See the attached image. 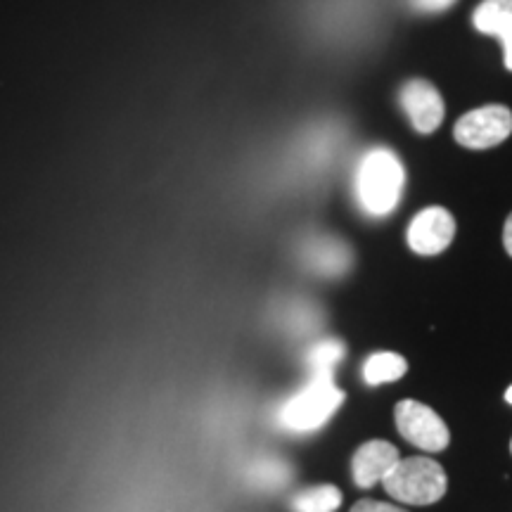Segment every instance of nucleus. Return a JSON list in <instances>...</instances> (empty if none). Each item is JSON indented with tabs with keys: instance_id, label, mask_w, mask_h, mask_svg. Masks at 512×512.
Here are the masks:
<instances>
[{
	"instance_id": "f257e3e1",
	"label": "nucleus",
	"mask_w": 512,
	"mask_h": 512,
	"mask_svg": "<svg viewBox=\"0 0 512 512\" xmlns=\"http://www.w3.org/2000/svg\"><path fill=\"white\" fill-rule=\"evenodd\" d=\"M406 188V169L389 147H370L358 159L354 174V192L358 207L370 219H384L399 207Z\"/></svg>"
},
{
	"instance_id": "f03ea898",
	"label": "nucleus",
	"mask_w": 512,
	"mask_h": 512,
	"mask_svg": "<svg viewBox=\"0 0 512 512\" xmlns=\"http://www.w3.org/2000/svg\"><path fill=\"white\" fill-rule=\"evenodd\" d=\"M342 403L344 392L335 384V377L309 375L297 392L280 403L275 422L290 434H311L328 425Z\"/></svg>"
},
{
	"instance_id": "7ed1b4c3",
	"label": "nucleus",
	"mask_w": 512,
	"mask_h": 512,
	"mask_svg": "<svg viewBox=\"0 0 512 512\" xmlns=\"http://www.w3.org/2000/svg\"><path fill=\"white\" fill-rule=\"evenodd\" d=\"M382 486L399 503L432 505L444 498L448 479L446 470L434 458L408 456L399 458V463L382 479Z\"/></svg>"
},
{
	"instance_id": "20e7f679",
	"label": "nucleus",
	"mask_w": 512,
	"mask_h": 512,
	"mask_svg": "<svg viewBox=\"0 0 512 512\" xmlns=\"http://www.w3.org/2000/svg\"><path fill=\"white\" fill-rule=\"evenodd\" d=\"M394 422L401 437L425 453H439L451 444L446 422L427 403L415 399L399 401L394 408Z\"/></svg>"
},
{
	"instance_id": "39448f33",
	"label": "nucleus",
	"mask_w": 512,
	"mask_h": 512,
	"mask_svg": "<svg viewBox=\"0 0 512 512\" xmlns=\"http://www.w3.org/2000/svg\"><path fill=\"white\" fill-rule=\"evenodd\" d=\"M512 136V112L505 105H484L465 112L453 126V138L467 150H491Z\"/></svg>"
},
{
	"instance_id": "423d86ee",
	"label": "nucleus",
	"mask_w": 512,
	"mask_h": 512,
	"mask_svg": "<svg viewBox=\"0 0 512 512\" xmlns=\"http://www.w3.org/2000/svg\"><path fill=\"white\" fill-rule=\"evenodd\" d=\"M456 238V219L446 207H425L413 216L408 226V247L420 256H437L446 252Z\"/></svg>"
},
{
	"instance_id": "0eeeda50",
	"label": "nucleus",
	"mask_w": 512,
	"mask_h": 512,
	"mask_svg": "<svg viewBox=\"0 0 512 512\" xmlns=\"http://www.w3.org/2000/svg\"><path fill=\"white\" fill-rule=\"evenodd\" d=\"M399 102L411 126L422 136H430V133L444 124V98H441V93L430 81L411 79L403 83L399 91Z\"/></svg>"
},
{
	"instance_id": "6e6552de",
	"label": "nucleus",
	"mask_w": 512,
	"mask_h": 512,
	"mask_svg": "<svg viewBox=\"0 0 512 512\" xmlns=\"http://www.w3.org/2000/svg\"><path fill=\"white\" fill-rule=\"evenodd\" d=\"M399 448L384 439H370L354 453L351 460V477L358 489L382 484L387 472L399 463Z\"/></svg>"
},
{
	"instance_id": "1a4fd4ad",
	"label": "nucleus",
	"mask_w": 512,
	"mask_h": 512,
	"mask_svg": "<svg viewBox=\"0 0 512 512\" xmlns=\"http://www.w3.org/2000/svg\"><path fill=\"white\" fill-rule=\"evenodd\" d=\"M472 24L503 43L505 69L512 72V0H482L472 12Z\"/></svg>"
},
{
	"instance_id": "9d476101",
	"label": "nucleus",
	"mask_w": 512,
	"mask_h": 512,
	"mask_svg": "<svg viewBox=\"0 0 512 512\" xmlns=\"http://www.w3.org/2000/svg\"><path fill=\"white\" fill-rule=\"evenodd\" d=\"M309 264L316 273L337 278L344 275L354 264V252H351L347 242H339L335 238H318L309 247Z\"/></svg>"
},
{
	"instance_id": "9b49d317",
	"label": "nucleus",
	"mask_w": 512,
	"mask_h": 512,
	"mask_svg": "<svg viewBox=\"0 0 512 512\" xmlns=\"http://www.w3.org/2000/svg\"><path fill=\"white\" fill-rule=\"evenodd\" d=\"M406 373L408 361L401 354H394V351H377V354H370L366 361H363L361 368L363 382H366L368 387H380V384L396 382Z\"/></svg>"
},
{
	"instance_id": "f8f14e48",
	"label": "nucleus",
	"mask_w": 512,
	"mask_h": 512,
	"mask_svg": "<svg viewBox=\"0 0 512 512\" xmlns=\"http://www.w3.org/2000/svg\"><path fill=\"white\" fill-rule=\"evenodd\" d=\"M347 356V347L339 339H320L313 347L306 351L304 363L309 375H325L335 377V368Z\"/></svg>"
},
{
	"instance_id": "ddd939ff",
	"label": "nucleus",
	"mask_w": 512,
	"mask_h": 512,
	"mask_svg": "<svg viewBox=\"0 0 512 512\" xmlns=\"http://www.w3.org/2000/svg\"><path fill=\"white\" fill-rule=\"evenodd\" d=\"M342 505V491L332 484H318L292 496V512H335Z\"/></svg>"
},
{
	"instance_id": "4468645a",
	"label": "nucleus",
	"mask_w": 512,
	"mask_h": 512,
	"mask_svg": "<svg viewBox=\"0 0 512 512\" xmlns=\"http://www.w3.org/2000/svg\"><path fill=\"white\" fill-rule=\"evenodd\" d=\"M290 467L283 460H275V458H266L259 460V463L252 465L249 470V479L259 486V489H278L290 482Z\"/></svg>"
},
{
	"instance_id": "2eb2a0df",
	"label": "nucleus",
	"mask_w": 512,
	"mask_h": 512,
	"mask_svg": "<svg viewBox=\"0 0 512 512\" xmlns=\"http://www.w3.org/2000/svg\"><path fill=\"white\" fill-rule=\"evenodd\" d=\"M456 3L458 0H408V5L415 12H422V15H439V12H446Z\"/></svg>"
},
{
	"instance_id": "dca6fc26",
	"label": "nucleus",
	"mask_w": 512,
	"mask_h": 512,
	"mask_svg": "<svg viewBox=\"0 0 512 512\" xmlns=\"http://www.w3.org/2000/svg\"><path fill=\"white\" fill-rule=\"evenodd\" d=\"M349 512H408V510H403L401 505L370 501V498H363V501H358Z\"/></svg>"
},
{
	"instance_id": "f3484780",
	"label": "nucleus",
	"mask_w": 512,
	"mask_h": 512,
	"mask_svg": "<svg viewBox=\"0 0 512 512\" xmlns=\"http://www.w3.org/2000/svg\"><path fill=\"white\" fill-rule=\"evenodd\" d=\"M503 245H505V252L512 256V214L508 216V221H505V228H503Z\"/></svg>"
},
{
	"instance_id": "a211bd4d",
	"label": "nucleus",
	"mask_w": 512,
	"mask_h": 512,
	"mask_svg": "<svg viewBox=\"0 0 512 512\" xmlns=\"http://www.w3.org/2000/svg\"><path fill=\"white\" fill-rule=\"evenodd\" d=\"M505 401H508L510 406H512V384L508 387V392H505Z\"/></svg>"
},
{
	"instance_id": "6ab92c4d",
	"label": "nucleus",
	"mask_w": 512,
	"mask_h": 512,
	"mask_svg": "<svg viewBox=\"0 0 512 512\" xmlns=\"http://www.w3.org/2000/svg\"><path fill=\"white\" fill-rule=\"evenodd\" d=\"M510 453H512V439H510Z\"/></svg>"
}]
</instances>
